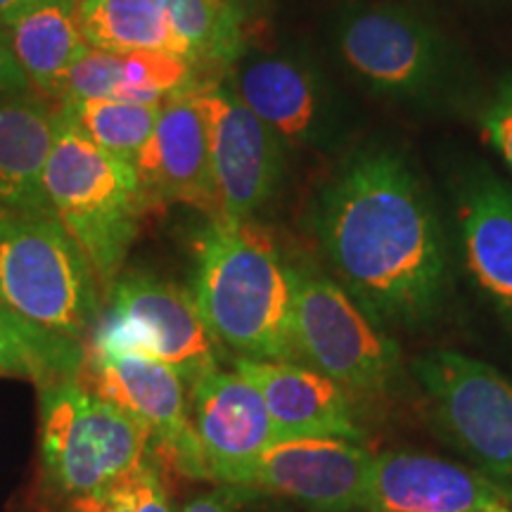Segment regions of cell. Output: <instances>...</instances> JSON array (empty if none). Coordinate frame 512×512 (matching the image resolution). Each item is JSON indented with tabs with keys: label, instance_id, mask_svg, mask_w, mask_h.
<instances>
[{
	"label": "cell",
	"instance_id": "cell-1",
	"mask_svg": "<svg viewBox=\"0 0 512 512\" xmlns=\"http://www.w3.org/2000/svg\"><path fill=\"white\" fill-rule=\"evenodd\" d=\"M339 285L377 325L415 328L446 287V242L430 195L399 152L366 150L320 190L313 207Z\"/></svg>",
	"mask_w": 512,
	"mask_h": 512
},
{
	"label": "cell",
	"instance_id": "cell-2",
	"mask_svg": "<svg viewBox=\"0 0 512 512\" xmlns=\"http://www.w3.org/2000/svg\"><path fill=\"white\" fill-rule=\"evenodd\" d=\"M190 294L226 351L297 363L290 266L254 221L209 219L195 240Z\"/></svg>",
	"mask_w": 512,
	"mask_h": 512
},
{
	"label": "cell",
	"instance_id": "cell-3",
	"mask_svg": "<svg viewBox=\"0 0 512 512\" xmlns=\"http://www.w3.org/2000/svg\"><path fill=\"white\" fill-rule=\"evenodd\" d=\"M43 190L50 211L88 256L107 297L152 209L136 164L81 136L60 112Z\"/></svg>",
	"mask_w": 512,
	"mask_h": 512
},
{
	"label": "cell",
	"instance_id": "cell-4",
	"mask_svg": "<svg viewBox=\"0 0 512 512\" xmlns=\"http://www.w3.org/2000/svg\"><path fill=\"white\" fill-rule=\"evenodd\" d=\"M43 475L69 503L93 501L147 460L150 432L79 380L38 387Z\"/></svg>",
	"mask_w": 512,
	"mask_h": 512
},
{
	"label": "cell",
	"instance_id": "cell-5",
	"mask_svg": "<svg viewBox=\"0 0 512 512\" xmlns=\"http://www.w3.org/2000/svg\"><path fill=\"white\" fill-rule=\"evenodd\" d=\"M102 297L91 261L53 214H0V304L88 342Z\"/></svg>",
	"mask_w": 512,
	"mask_h": 512
},
{
	"label": "cell",
	"instance_id": "cell-6",
	"mask_svg": "<svg viewBox=\"0 0 512 512\" xmlns=\"http://www.w3.org/2000/svg\"><path fill=\"white\" fill-rule=\"evenodd\" d=\"M88 356L140 354L174 368L188 389L221 368L228 351L211 335L190 290L147 271H121L86 342Z\"/></svg>",
	"mask_w": 512,
	"mask_h": 512
},
{
	"label": "cell",
	"instance_id": "cell-7",
	"mask_svg": "<svg viewBox=\"0 0 512 512\" xmlns=\"http://www.w3.org/2000/svg\"><path fill=\"white\" fill-rule=\"evenodd\" d=\"M292 337L297 361L347 394L380 396L394 387L401 351L330 275L290 266Z\"/></svg>",
	"mask_w": 512,
	"mask_h": 512
},
{
	"label": "cell",
	"instance_id": "cell-8",
	"mask_svg": "<svg viewBox=\"0 0 512 512\" xmlns=\"http://www.w3.org/2000/svg\"><path fill=\"white\" fill-rule=\"evenodd\" d=\"M335 53L370 93L394 102L439 100L453 79L444 36L418 12L392 3L356 5L337 17Z\"/></svg>",
	"mask_w": 512,
	"mask_h": 512
},
{
	"label": "cell",
	"instance_id": "cell-9",
	"mask_svg": "<svg viewBox=\"0 0 512 512\" xmlns=\"http://www.w3.org/2000/svg\"><path fill=\"white\" fill-rule=\"evenodd\" d=\"M413 373L441 434L479 475L512 494V384L456 351L415 358Z\"/></svg>",
	"mask_w": 512,
	"mask_h": 512
},
{
	"label": "cell",
	"instance_id": "cell-10",
	"mask_svg": "<svg viewBox=\"0 0 512 512\" xmlns=\"http://www.w3.org/2000/svg\"><path fill=\"white\" fill-rule=\"evenodd\" d=\"M79 382L138 420L150 432L157 453L176 472L209 479L207 460L192 430L188 384L174 368L140 354L117 358L86 354Z\"/></svg>",
	"mask_w": 512,
	"mask_h": 512
},
{
	"label": "cell",
	"instance_id": "cell-11",
	"mask_svg": "<svg viewBox=\"0 0 512 512\" xmlns=\"http://www.w3.org/2000/svg\"><path fill=\"white\" fill-rule=\"evenodd\" d=\"M197 98L209 126L219 219L252 221L283 181L285 143L223 79L197 86Z\"/></svg>",
	"mask_w": 512,
	"mask_h": 512
},
{
	"label": "cell",
	"instance_id": "cell-12",
	"mask_svg": "<svg viewBox=\"0 0 512 512\" xmlns=\"http://www.w3.org/2000/svg\"><path fill=\"white\" fill-rule=\"evenodd\" d=\"M238 98L285 147L323 145L335 128V98L318 64L292 48L245 46L226 69Z\"/></svg>",
	"mask_w": 512,
	"mask_h": 512
},
{
	"label": "cell",
	"instance_id": "cell-13",
	"mask_svg": "<svg viewBox=\"0 0 512 512\" xmlns=\"http://www.w3.org/2000/svg\"><path fill=\"white\" fill-rule=\"evenodd\" d=\"M375 458L351 439L313 437L275 441L238 486L297 498L313 512L363 508Z\"/></svg>",
	"mask_w": 512,
	"mask_h": 512
},
{
	"label": "cell",
	"instance_id": "cell-14",
	"mask_svg": "<svg viewBox=\"0 0 512 512\" xmlns=\"http://www.w3.org/2000/svg\"><path fill=\"white\" fill-rule=\"evenodd\" d=\"M136 169L152 207L185 204L209 214V219H219L209 126L197 88L162 105L155 131L136 159Z\"/></svg>",
	"mask_w": 512,
	"mask_h": 512
},
{
	"label": "cell",
	"instance_id": "cell-15",
	"mask_svg": "<svg viewBox=\"0 0 512 512\" xmlns=\"http://www.w3.org/2000/svg\"><path fill=\"white\" fill-rule=\"evenodd\" d=\"M188 392L192 430L207 460L209 479L238 486L261 453L275 444L264 396L235 368L209 370Z\"/></svg>",
	"mask_w": 512,
	"mask_h": 512
},
{
	"label": "cell",
	"instance_id": "cell-16",
	"mask_svg": "<svg viewBox=\"0 0 512 512\" xmlns=\"http://www.w3.org/2000/svg\"><path fill=\"white\" fill-rule=\"evenodd\" d=\"M370 512H512V494L467 467L422 453H382L373 463Z\"/></svg>",
	"mask_w": 512,
	"mask_h": 512
},
{
	"label": "cell",
	"instance_id": "cell-17",
	"mask_svg": "<svg viewBox=\"0 0 512 512\" xmlns=\"http://www.w3.org/2000/svg\"><path fill=\"white\" fill-rule=\"evenodd\" d=\"M230 366L259 389L273 420L275 441L361 439L349 394L330 377L290 361H254L233 356Z\"/></svg>",
	"mask_w": 512,
	"mask_h": 512
},
{
	"label": "cell",
	"instance_id": "cell-18",
	"mask_svg": "<svg viewBox=\"0 0 512 512\" xmlns=\"http://www.w3.org/2000/svg\"><path fill=\"white\" fill-rule=\"evenodd\" d=\"M60 133V110L31 91L0 100V209L53 214L43 174Z\"/></svg>",
	"mask_w": 512,
	"mask_h": 512
},
{
	"label": "cell",
	"instance_id": "cell-19",
	"mask_svg": "<svg viewBox=\"0 0 512 512\" xmlns=\"http://www.w3.org/2000/svg\"><path fill=\"white\" fill-rule=\"evenodd\" d=\"M458 223L467 271L512 316V192L498 178H467L458 197Z\"/></svg>",
	"mask_w": 512,
	"mask_h": 512
},
{
	"label": "cell",
	"instance_id": "cell-20",
	"mask_svg": "<svg viewBox=\"0 0 512 512\" xmlns=\"http://www.w3.org/2000/svg\"><path fill=\"white\" fill-rule=\"evenodd\" d=\"M76 3L79 0H43L0 24V34L27 74L31 88L50 98L72 64L91 50L76 22Z\"/></svg>",
	"mask_w": 512,
	"mask_h": 512
},
{
	"label": "cell",
	"instance_id": "cell-21",
	"mask_svg": "<svg viewBox=\"0 0 512 512\" xmlns=\"http://www.w3.org/2000/svg\"><path fill=\"white\" fill-rule=\"evenodd\" d=\"M76 22L91 48L119 55L171 53L190 60L157 0H79Z\"/></svg>",
	"mask_w": 512,
	"mask_h": 512
},
{
	"label": "cell",
	"instance_id": "cell-22",
	"mask_svg": "<svg viewBox=\"0 0 512 512\" xmlns=\"http://www.w3.org/2000/svg\"><path fill=\"white\" fill-rule=\"evenodd\" d=\"M86 342L38 325L0 304V375L22 377L36 387L79 380Z\"/></svg>",
	"mask_w": 512,
	"mask_h": 512
},
{
	"label": "cell",
	"instance_id": "cell-23",
	"mask_svg": "<svg viewBox=\"0 0 512 512\" xmlns=\"http://www.w3.org/2000/svg\"><path fill=\"white\" fill-rule=\"evenodd\" d=\"M169 17L176 36L188 50L192 64L207 81L216 76L209 72L230 67L247 46L245 12L238 0H157Z\"/></svg>",
	"mask_w": 512,
	"mask_h": 512
},
{
	"label": "cell",
	"instance_id": "cell-24",
	"mask_svg": "<svg viewBox=\"0 0 512 512\" xmlns=\"http://www.w3.org/2000/svg\"><path fill=\"white\" fill-rule=\"evenodd\" d=\"M157 105H138L114 98H69L62 100L60 112L81 136L93 140L102 150L136 164L152 131H155Z\"/></svg>",
	"mask_w": 512,
	"mask_h": 512
},
{
	"label": "cell",
	"instance_id": "cell-25",
	"mask_svg": "<svg viewBox=\"0 0 512 512\" xmlns=\"http://www.w3.org/2000/svg\"><path fill=\"white\" fill-rule=\"evenodd\" d=\"M76 512H174L166 494L162 472L147 458L136 472L121 479L105 496L74 503Z\"/></svg>",
	"mask_w": 512,
	"mask_h": 512
},
{
	"label": "cell",
	"instance_id": "cell-26",
	"mask_svg": "<svg viewBox=\"0 0 512 512\" xmlns=\"http://www.w3.org/2000/svg\"><path fill=\"white\" fill-rule=\"evenodd\" d=\"M482 133L512 171V76L498 83L482 112Z\"/></svg>",
	"mask_w": 512,
	"mask_h": 512
},
{
	"label": "cell",
	"instance_id": "cell-27",
	"mask_svg": "<svg viewBox=\"0 0 512 512\" xmlns=\"http://www.w3.org/2000/svg\"><path fill=\"white\" fill-rule=\"evenodd\" d=\"M24 91H31V83L12 55L8 41L0 34V100Z\"/></svg>",
	"mask_w": 512,
	"mask_h": 512
},
{
	"label": "cell",
	"instance_id": "cell-28",
	"mask_svg": "<svg viewBox=\"0 0 512 512\" xmlns=\"http://www.w3.org/2000/svg\"><path fill=\"white\" fill-rule=\"evenodd\" d=\"M181 512H233L221 494H204L183 505Z\"/></svg>",
	"mask_w": 512,
	"mask_h": 512
},
{
	"label": "cell",
	"instance_id": "cell-29",
	"mask_svg": "<svg viewBox=\"0 0 512 512\" xmlns=\"http://www.w3.org/2000/svg\"><path fill=\"white\" fill-rule=\"evenodd\" d=\"M38 3H43V0H0V24L10 22V19L19 17Z\"/></svg>",
	"mask_w": 512,
	"mask_h": 512
},
{
	"label": "cell",
	"instance_id": "cell-30",
	"mask_svg": "<svg viewBox=\"0 0 512 512\" xmlns=\"http://www.w3.org/2000/svg\"><path fill=\"white\" fill-rule=\"evenodd\" d=\"M0 214H5V209H0Z\"/></svg>",
	"mask_w": 512,
	"mask_h": 512
},
{
	"label": "cell",
	"instance_id": "cell-31",
	"mask_svg": "<svg viewBox=\"0 0 512 512\" xmlns=\"http://www.w3.org/2000/svg\"><path fill=\"white\" fill-rule=\"evenodd\" d=\"M69 512H76V510H69Z\"/></svg>",
	"mask_w": 512,
	"mask_h": 512
}]
</instances>
